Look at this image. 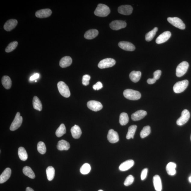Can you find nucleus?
Listing matches in <instances>:
<instances>
[{
    "mask_svg": "<svg viewBox=\"0 0 191 191\" xmlns=\"http://www.w3.org/2000/svg\"><path fill=\"white\" fill-rule=\"evenodd\" d=\"M110 13V10L107 5L102 4H99L97 5L94 14L98 17H107Z\"/></svg>",
    "mask_w": 191,
    "mask_h": 191,
    "instance_id": "1",
    "label": "nucleus"
},
{
    "mask_svg": "<svg viewBox=\"0 0 191 191\" xmlns=\"http://www.w3.org/2000/svg\"><path fill=\"white\" fill-rule=\"evenodd\" d=\"M124 96L127 99L131 100H137L141 97V94L138 91L132 89L125 90Z\"/></svg>",
    "mask_w": 191,
    "mask_h": 191,
    "instance_id": "2",
    "label": "nucleus"
},
{
    "mask_svg": "<svg viewBox=\"0 0 191 191\" xmlns=\"http://www.w3.org/2000/svg\"><path fill=\"white\" fill-rule=\"evenodd\" d=\"M58 90L60 94L64 97L68 98L71 95L69 87L63 82L60 81L57 84Z\"/></svg>",
    "mask_w": 191,
    "mask_h": 191,
    "instance_id": "3",
    "label": "nucleus"
},
{
    "mask_svg": "<svg viewBox=\"0 0 191 191\" xmlns=\"http://www.w3.org/2000/svg\"><path fill=\"white\" fill-rule=\"evenodd\" d=\"M188 84L189 82L187 80L176 82L174 86V92L177 94L181 93L187 88Z\"/></svg>",
    "mask_w": 191,
    "mask_h": 191,
    "instance_id": "4",
    "label": "nucleus"
},
{
    "mask_svg": "<svg viewBox=\"0 0 191 191\" xmlns=\"http://www.w3.org/2000/svg\"><path fill=\"white\" fill-rule=\"evenodd\" d=\"M189 66L188 62L183 61L180 63L176 68V76L178 77H180L184 75L187 71Z\"/></svg>",
    "mask_w": 191,
    "mask_h": 191,
    "instance_id": "5",
    "label": "nucleus"
},
{
    "mask_svg": "<svg viewBox=\"0 0 191 191\" xmlns=\"http://www.w3.org/2000/svg\"><path fill=\"white\" fill-rule=\"evenodd\" d=\"M23 118L20 116L19 112H17L15 116L14 119L10 126V129L11 131H14L18 129L21 126L23 122Z\"/></svg>",
    "mask_w": 191,
    "mask_h": 191,
    "instance_id": "6",
    "label": "nucleus"
},
{
    "mask_svg": "<svg viewBox=\"0 0 191 191\" xmlns=\"http://www.w3.org/2000/svg\"><path fill=\"white\" fill-rule=\"evenodd\" d=\"M168 21L174 26L181 29H185L186 26L180 18L177 17H168Z\"/></svg>",
    "mask_w": 191,
    "mask_h": 191,
    "instance_id": "7",
    "label": "nucleus"
},
{
    "mask_svg": "<svg viewBox=\"0 0 191 191\" xmlns=\"http://www.w3.org/2000/svg\"><path fill=\"white\" fill-rule=\"evenodd\" d=\"M116 63V61L111 58H106L100 61L98 64V67L100 69L111 67Z\"/></svg>",
    "mask_w": 191,
    "mask_h": 191,
    "instance_id": "8",
    "label": "nucleus"
},
{
    "mask_svg": "<svg viewBox=\"0 0 191 191\" xmlns=\"http://www.w3.org/2000/svg\"><path fill=\"white\" fill-rule=\"evenodd\" d=\"M190 118V113L188 110L184 109L180 117L177 120L176 123L179 126H182L188 122Z\"/></svg>",
    "mask_w": 191,
    "mask_h": 191,
    "instance_id": "9",
    "label": "nucleus"
},
{
    "mask_svg": "<svg viewBox=\"0 0 191 191\" xmlns=\"http://www.w3.org/2000/svg\"><path fill=\"white\" fill-rule=\"evenodd\" d=\"M87 106L89 109L94 112L99 111L103 108V106L100 102L93 100L88 101Z\"/></svg>",
    "mask_w": 191,
    "mask_h": 191,
    "instance_id": "10",
    "label": "nucleus"
},
{
    "mask_svg": "<svg viewBox=\"0 0 191 191\" xmlns=\"http://www.w3.org/2000/svg\"><path fill=\"white\" fill-rule=\"evenodd\" d=\"M126 25L125 21L121 20L112 21L109 24L110 28L114 30H119L123 29L126 26Z\"/></svg>",
    "mask_w": 191,
    "mask_h": 191,
    "instance_id": "11",
    "label": "nucleus"
},
{
    "mask_svg": "<svg viewBox=\"0 0 191 191\" xmlns=\"http://www.w3.org/2000/svg\"><path fill=\"white\" fill-rule=\"evenodd\" d=\"M107 139L110 143H116L119 140V136L117 132L113 129H110L108 132Z\"/></svg>",
    "mask_w": 191,
    "mask_h": 191,
    "instance_id": "12",
    "label": "nucleus"
},
{
    "mask_svg": "<svg viewBox=\"0 0 191 191\" xmlns=\"http://www.w3.org/2000/svg\"><path fill=\"white\" fill-rule=\"evenodd\" d=\"M119 47L126 51H133L135 49V46L130 42L125 41L120 42L119 43Z\"/></svg>",
    "mask_w": 191,
    "mask_h": 191,
    "instance_id": "13",
    "label": "nucleus"
},
{
    "mask_svg": "<svg viewBox=\"0 0 191 191\" xmlns=\"http://www.w3.org/2000/svg\"><path fill=\"white\" fill-rule=\"evenodd\" d=\"M171 34L170 31H167L164 32L157 38L156 42L157 44H161L165 43L168 41L170 38Z\"/></svg>",
    "mask_w": 191,
    "mask_h": 191,
    "instance_id": "14",
    "label": "nucleus"
},
{
    "mask_svg": "<svg viewBox=\"0 0 191 191\" xmlns=\"http://www.w3.org/2000/svg\"><path fill=\"white\" fill-rule=\"evenodd\" d=\"M133 11V8L130 5H124L118 8V11L121 14L128 15L131 14Z\"/></svg>",
    "mask_w": 191,
    "mask_h": 191,
    "instance_id": "15",
    "label": "nucleus"
},
{
    "mask_svg": "<svg viewBox=\"0 0 191 191\" xmlns=\"http://www.w3.org/2000/svg\"><path fill=\"white\" fill-rule=\"evenodd\" d=\"M146 115L147 112L145 110H139L132 114L131 119L134 121H137L143 119Z\"/></svg>",
    "mask_w": 191,
    "mask_h": 191,
    "instance_id": "16",
    "label": "nucleus"
},
{
    "mask_svg": "<svg viewBox=\"0 0 191 191\" xmlns=\"http://www.w3.org/2000/svg\"><path fill=\"white\" fill-rule=\"evenodd\" d=\"M18 23L17 21L15 19H10L6 22L4 26V29L6 31H11L16 27Z\"/></svg>",
    "mask_w": 191,
    "mask_h": 191,
    "instance_id": "17",
    "label": "nucleus"
},
{
    "mask_svg": "<svg viewBox=\"0 0 191 191\" xmlns=\"http://www.w3.org/2000/svg\"><path fill=\"white\" fill-rule=\"evenodd\" d=\"M52 11L49 9L39 10L36 12V17L39 18H47L50 17L51 15Z\"/></svg>",
    "mask_w": 191,
    "mask_h": 191,
    "instance_id": "18",
    "label": "nucleus"
},
{
    "mask_svg": "<svg viewBox=\"0 0 191 191\" xmlns=\"http://www.w3.org/2000/svg\"><path fill=\"white\" fill-rule=\"evenodd\" d=\"M11 170L10 168H7L0 176V183L2 184L7 181L11 176Z\"/></svg>",
    "mask_w": 191,
    "mask_h": 191,
    "instance_id": "19",
    "label": "nucleus"
},
{
    "mask_svg": "<svg viewBox=\"0 0 191 191\" xmlns=\"http://www.w3.org/2000/svg\"><path fill=\"white\" fill-rule=\"evenodd\" d=\"M134 162L132 160H129L122 163L119 167L120 170L124 171L129 170L134 165Z\"/></svg>",
    "mask_w": 191,
    "mask_h": 191,
    "instance_id": "20",
    "label": "nucleus"
},
{
    "mask_svg": "<svg viewBox=\"0 0 191 191\" xmlns=\"http://www.w3.org/2000/svg\"><path fill=\"white\" fill-rule=\"evenodd\" d=\"M153 183L155 189L156 191H162V183L159 176L158 175L154 176L153 178Z\"/></svg>",
    "mask_w": 191,
    "mask_h": 191,
    "instance_id": "21",
    "label": "nucleus"
},
{
    "mask_svg": "<svg viewBox=\"0 0 191 191\" xmlns=\"http://www.w3.org/2000/svg\"><path fill=\"white\" fill-rule=\"evenodd\" d=\"M72 60L69 56H65L62 58L60 61L59 65L62 68L69 67L72 63Z\"/></svg>",
    "mask_w": 191,
    "mask_h": 191,
    "instance_id": "22",
    "label": "nucleus"
},
{
    "mask_svg": "<svg viewBox=\"0 0 191 191\" xmlns=\"http://www.w3.org/2000/svg\"><path fill=\"white\" fill-rule=\"evenodd\" d=\"M72 137L75 139L79 138L82 134L81 129L79 126L76 125L72 127L71 130Z\"/></svg>",
    "mask_w": 191,
    "mask_h": 191,
    "instance_id": "23",
    "label": "nucleus"
},
{
    "mask_svg": "<svg viewBox=\"0 0 191 191\" xmlns=\"http://www.w3.org/2000/svg\"><path fill=\"white\" fill-rule=\"evenodd\" d=\"M98 35V31L96 29L88 30L84 35V38L87 39H92L96 38Z\"/></svg>",
    "mask_w": 191,
    "mask_h": 191,
    "instance_id": "24",
    "label": "nucleus"
},
{
    "mask_svg": "<svg viewBox=\"0 0 191 191\" xmlns=\"http://www.w3.org/2000/svg\"><path fill=\"white\" fill-rule=\"evenodd\" d=\"M176 165L174 162L169 163L166 166V170L168 174L170 176H174L176 174Z\"/></svg>",
    "mask_w": 191,
    "mask_h": 191,
    "instance_id": "25",
    "label": "nucleus"
},
{
    "mask_svg": "<svg viewBox=\"0 0 191 191\" xmlns=\"http://www.w3.org/2000/svg\"><path fill=\"white\" fill-rule=\"evenodd\" d=\"M57 147L59 150H67L70 148V145L69 143L66 140H61L58 142Z\"/></svg>",
    "mask_w": 191,
    "mask_h": 191,
    "instance_id": "26",
    "label": "nucleus"
},
{
    "mask_svg": "<svg viewBox=\"0 0 191 191\" xmlns=\"http://www.w3.org/2000/svg\"><path fill=\"white\" fill-rule=\"evenodd\" d=\"M2 82L4 88L6 89H9L12 85L11 80L9 76H4L2 79Z\"/></svg>",
    "mask_w": 191,
    "mask_h": 191,
    "instance_id": "27",
    "label": "nucleus"
},
{
    "mask_svg": "<svg viewBox=\"0 0 191 191\" xmlns=\"http://www.w3.org/2000/svg\"><path fill=\"white\" fill-rule=\"evenodd\" d=\"M141 76V73L140 71H133L131 72L129 77L131 81L137 82L139 81Z\"/></svg>",
    "mask_w": 191,
    "mask_h": 191,
    "instance_id": "28",
    "label": "nucleus"
},
{
    "mask_svg": "<svg viewBox=\"0 0 191 191\" xmlns=\"http://www.w3.org/2000/svg\"><path fill=\"white\" fill-rule=\"evenodd\" d=\"M33 105L34 109L41 111L42 109V105L41 100L37 96H34L33 100Z\"/></svg>",
    "mask_w": 191,
    "mask_h": 191,
    "instance_id": "29",
    "label": "nucleus"
},
{
    "mask_svg": "<svg viewBox=\"0 0 191 191\" xmlns=\"http://www.w3.org/2000/svg\"><path fill=\"white\" fill-rule=\"evenodd\" d=\"M18 155L20 160L23 161L26 160L28 159V154L25 148L20 147L18 149Z\"/></svg>",
    "mask_w": 191,
    "mask_h": 191,
    "instance_id": "30",
    "label": "nucleus"
},
{
    "mask_svg": "<svg viewBox=\"0 0 191 191\" xmlns=\"http://www.w3.org/2000/svg\"><path fill=\"white\" fill-rule=\"evenodd\" d=\"M23 172L24 174L30 178L34 179L35 178V173L31 168L29 166H26L24 167L23 169Z\"/></svg>",
    "mask_w": 191,
    "mask_h": 191,
    "instance_id": "31",
    "label": "nucleus"
},
{
    "mask_svg": "<svg viewBox=\"0 0 191 191\" xmlns=\"http://www.w3.org/2000/svg\"><path fill=\"white\" fill-rule=\"evenodd\" d=\"M48 180L49 181H51L53 180L55 175V169L53 167L50 166L46 170Z\"/></svg>",
    "mask_w": 191,
    "mask_h": 191,
    "instance_id": "32",
    "label": "nucleus"
},
{
    "mask_svg": "<svg viewBox=\"0 0 191 191\" xmlns=\"http://www.w3.org/2000/svg\"><path fill=\"white\" fill-rule=\"evenodd\" d=\"M137 128V126L136 125H133L129 127L126 136V138L127 139L129 140L131 138H134Z\"/></svg>",
    "mask_w": 191,
    "mask_h": 191,
    "instance_id": "33",
    "label": "nucleus"
},
{
    "mask_svg": "<svg viewBox=\"0 0 191 191\" xmlns=\"http://www.w3.org/2000/svg\"><path fill=\"white\" fill-rule=\"evenodd\" d=\"M129 121V118L128 114L125 112H122L120 114L119 117V122L121 125H125Z\"/></svg>",
    "mask_w": 191,
    "mask_h": 191,
    "instance_id": "34",
    "label": "nucleus"
},
{
    "mask_svg": "<svg viewBox=\"0 0 191 191\" xmlns=\"http://www.w3.org/2000/svg\"><path fill=\"white\" fill-rule=\"evenodd\" d=\"M158 31L157 27H155L152 30L147 33L146 34L145 39L146 41L150 42L153 39L155 36L156 35V32Z\"/></svg>",
    "mask_w": 191,
    "mask_h": 191,
    "instance_id": "35",
    "label": "nucleus"
},
{
    "mask_svg": "<svg viewBox=\"0 0 191 191\" xmlns=\"http://www.w3.org/2000/svg\"><path fill=\"white\" fill-rule=\"evenodd\" d=\"M66 128L65 125L62 124L60 125L56 131V136L58 137H61V136L66 134Z\"/></svg>",
    "mask_w": 191,
    "mask_h": 191,
    "instance_id": "36",
    "label": "nucleus"
},
{
    "mask_svg": "<svg viewBox=\"0 0 191 191\" xmlns=\"http://www.w3.org/2000/svg\"><path fill=\"white\" fill-rule=\"evenodd\" d=\"M151 132L150 127L149 126L144 127L140 132V136L142 138H144L148 136Z\"/></svg>",
    "mask_w": 191,
    "mask_h": 191,
    "instance_id": "37",
    "label": "nucleus"
},
{
    "mask_svg": "<svg viewBox=\"0 0 191 191\" xmlns=\"http://www.w3.org/2000/svg\"><path fill=\"white\" fill-rule=\"evenodd\" d=\"M91 166L88 163L84 164L80 168V172L83 174H86L89 173L91 170Z\"/></svg>",
    "mask_w": 191,
    "mask_h": 191,
    "instance_id": "38",
    "label": "nucleus"
},
{
    "mask_svg": "<svg viewBox=\"0 0 191 191\" xmlns=\"http://www.w3.org/2000/svg\"><path fill=\"white\" fill-rule=\"evenodd\" d=\"M38 152L42 154H45L47 151V148L45 143L43 142H38L37 144Z\"/></svg>",
    "mask_w": 191,
    "mask_h": 191,
    "instance_id": "39",
    "label": "nucleus"
},
{
    "mask_svg": "<svg viewBox=\"0 0 191 191\" xmlns=\"http://www.w3.org/2000/svg\"><path fill=\"white\" fill-rule=\"evenodd\" d=\"M18 43L17 41H14L10 43L6 48L5 51L6 53H9L13 51L17 48Z\"/></svg>",
    "mask_w": 191,
    "mask_h": 191,
    "instance_id": "40",
    "label": "nucleus"
},
{
    "mask_svg": "<svg viewBox=\"0 0 191 191\" xmlns=\"http://www.w3.org/2000/svg\"><path fill=\"white\" fill-rule=\"evenodd\" d=\"M134 180V177L131 175H130L127 177L125 180L124 182V185L126 186L130 185L133 183Z\"/></svg>",
    "mask_w": 191,
    "mask_h": 191,
    "instance_id": "41",
    "label": "nucleus"
},
{
    "mask_svg": "<svg viewBox=\"0 0 191 191\" xmlns=\"http://www.w3.org/2000/svg\"><path fill=\"white\" fill-rule=\"evenodd\" d=\"M91 77L88 74L84 75L82 77V83L84 86H87L89 84V80Z\"/></svg>",
    "mask_w": 191,
    "mask_h": 191,
    "instance_id": "42",
    "label": "nucleus"
},
{
    "mask_svg": "<svg viewBox=\"0 0 191 191\" xmlns=\"http://www.w3.org/2000/svg\"><path fill=\"white\" fill-rule=\"evenodd\" d=\"M103 88V85L101 82H98L93 86V88L94 90H98Z\"/></svg>",
    "mask_w": 191,
    "mask_h": 191,
    "instance_id": "43",
    "label": "nucleus"
},
{
    "mask_svg": "<svg viewBox=\"0 0 191 191\" xmlns=\"http://www.w3.org/2000/svg\"><path fill=\"white\" fill-rule=\"evenodd\" d=\"M148 171V170L147 168H144L142 171L141 176H140L142 180H143L145 179L146 176H147Z\"/></svg>",
    "mask_w": 191,
    "mask_h": 191,
    "instance_id": "44",
    "label": "nucleus"
},
{
    "mask_svg": "<svg viewBox=\"0 0 191 191\" xmlns=\"http://www.w3.org/2000/svg\"><path fill=\"white\" fill-rule=\"evenodd\" d=\"M162 74V71L160 70H158L155 72L153 73L154 79L156 80L159 79Z\"/></svg>",
    "mask_w": 191,
    "mask_h": 191,
    "instance_id": "45",
    "label": "nucleus"
},
{
    "mask_svg": "<svg viewBox=\"0 0 191 191\" xmlns=\"http://www.w3.org/2000/svg\"><path fill=\"white\" fill-rule=\"evenodd\" d=\"M39 74L36 73L32 76L30 78V80L31 81H33V80H35L39 78Z\"/></svg>",
    "mask_w": 191,
    "mask_h": 191,
    "instance_id": "46",
    "label": "nucleus"
},
{
    "mask_svg": "<svg viewBox=\"0 0 191 191\" xmlns=\"http://www.w3.org/2000/svg\"><path fill=\"white\" fill-rule=\"evenodd\" d=\"M156 81V80L154 79V78H152V79L149 78V79H148L147 82L148 84H152L155 83Z\"/></svg>",
    "mask_w": 191,
    "mask_h": 191,
    "instance_id": "47",
    "label": "nucleus"
},
{
    "mask_svg": "<svg viewBox=\"0 0 191 191\" xmlns=\"http://www.w3.org/2000/svg\"><path fill=\"white\" fill-rule=\"evenodd\" d=\"M26 191H34V190L28 187H27L26 189Z\"/></svg>",
    "mask_w": 191,
    "mask_h": 191,
    "instance_id": "48",
    "label": "nucleus"
},
{
    "mask_svg": "<svg viewBox=\"0 0 191 191\" xmlns=\"http://www.w3.org/2000/svg\"><path fill=\"white\" fill-rule=\"evenodd\" d=\"M189 182L191 183V176L189 177Z\"/></svg>",
    "mask_w": 191,
    "mask_h": 191,
    "instance_id": "49",
    "label": "nucleus"
},
{
    "mask_svg": "<svg viewBox=\"0 0 191 191\" xmlns=\"http://www.w3.org/2000/svg\"><path fill=\"white\" fill-rule=\"evenodd\" d=\"M98 191H103V190H98Z\"/></svg>",
    "mask_w": 191,
    "mask_h": 191,
    "instance_id": "50",
    "label": "nucleus"
},
{
    "mask_svg": "<svg viewBox=\"0 0 191 191\" xmlns=\"http://www.w3.org/2000/svg\"><path fill=\"white\" fill-rule=\"evenodd\" d=\"M190 140H191V137H190Z\"/></svg>",
    "mask_w": 191,
    "mask_h": 191,
    "instance_id": "51",
    "label": "nucleus"
}]
</instances>
